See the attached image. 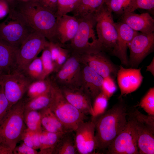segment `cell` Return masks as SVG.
<instances>
[{
  "mask_svg": "<svg viewBox=\"0 0 154 154\" xmlns=\"http://www.w3.org/2000/svg\"><path fill=\"white\" fill-rule=\"evenodd\" d=\"M127 114V106L120 102L101 114L92 117L95 123L96 149H107L125 126Z\"/></svg>",
  "mask_w": 154,
  "mask_h": 154,
  "instance_id": "6da1fadb",
  "label": "cell"
},
{
  "mask_svg": "<svg viewBox=\"0 0 154 154\" xmlns=\"http://www.w3.org/2000/svg\"><path fill=\"white\" fill-rule=\"evenodd\" d=\"M16 10L34 31L41 34L49 42H58L56 37L57 19L55 13L36 0L27 1Z\"/></svg>",
  "mask_w": 154,
  "mask_h": 154,
  "instance_id": "7a4b0ae2",
  "label": "cell"
},
{
  "mask_svg": "<svg viewBox=\"0 0 154 154\" xmlns=\"http://www.w3.org/2000/svg\"><path fill=\"white\" fill-rule=\"evenodd\" d=\"M23 97L9 109L0 123V144L13 151L26 128L24 120Z\"/></svg>",
  "mask_w": 154,
  "mask_h": 154,
  "instance_id": "3957f363",
  "label": "cell"
},
{
  "mask_svg": "<svg viewBox=\"0 0 154 154\" xmlns=\"http://www.w3.org/2000/svg\"><path fill=\"white\" fill-rule=\"evenodd\" d=\"M49 78L51 100L49 107L68 131H75L86 116L67 100L52 76Z\"/></svg>",
  "mask_w": 154,
  "mask_h": 154,
  "instance_id": "277c9868",
  "label": "cell"
},
{
  "mask_svg": "<svg viewBox=\"0 0 154 154\" xmlns=\"http://www.w3.org/2000/svg\"><path fill=\"white\" fill-rule=\"evenodd\" d=\"M77 19L79 22L77 32L66 46L70 52L80 55L102 52L103 49L94 30L96 23L95 13Z\"/></svg>",
  "mask_w": 154,
  "mask_h": 154,
  "instance_id": "5b68a950",
  "label": "cell"
},
{
  "mask_svg": "<svg viewBox=\"0 0 154 154\" xmlns=\"http://www.w3.org/2000/svg\"><path fill=\"white\" fill-rule=\"evenodd\" d=\"M124 128L107 148V154H138V135L133 109L128 110Z\"/></svg>",
  "mask_w": 154,
  "mask_h": 154,
  "instance_id": "8992f818",
  "label": "cell"
},
{
  "mask_svg": "<svg viewBox=\"0 0 154 154\" xmlns=\"http://www.w3.org/2000/svg\"><path fill=\"white\" fill-rule=\"evenodd\" d=\"M7 18L0 23V39L19 47L34 31L16 10L10 9Z\"/></svg>",
  "mask_w": 154,
  "mask_h": 154,
  "instance_id": "52a82bcc",
  "label": "cell"
},
{
  "mask_svg": "<svg viewBox=\"0 0 154 154\" xmlns=\"http://www.w3.org/2000/svg\"><path fill=\"white\" fill-rule=\"evenodd\" d=\"M112 12L105 3L95 13L98 40L103 50L111 52L115 46L118 37Z\"/></svg>",
  "mask_w": 154,
  "mask_h": 154,
  "instance_id": "ba28073f",
  "label": "cell"
},
{
  "mask_svg": "<svg viewBox=\"0 0 154 154\" xmlns=\"http://www.w3.org/2000/svg\"><path fill=\"white\" fill-rule=\"evenodd\" d=\"M82 64L79 55L70 52L65 62L52 76L60 87L80 88L82 83Z\"/></svg>",
  "mask_w": 154,
  "mask_h": 154,
  "instance_id": "9c48e42d",
  "label": "cell"
},
{
  "mask_svg": "<svg viewBox=\"0 0 154 154\" xmlns=\"http://www.w3.org/2000/svg\"><path fill=\"white\" fill-rule=\"evenodd\" d=\"M32 82L22 72L18 70L1 76L0 83L9 102L10 109L24 96Z\"/></svg>",
  "mask_w": 154,
  "mask_h": 154,
  "instance_id": "30bf717a",
  "label": "cell"
},
{
  "mask_svg": "<svg viewBox=\"0 0 154 154\" xmlns=\"http://www.w3.org/2000/svg\"><path fill=\"white\" fill-rule=\"evenodd\" d=\"M138 135L139 154H154V116L146 115L133 109Z\"/></svg>",
  "mask_w": 154,
  "mask_h": 154,
  "instance_id": "8fae6325",
  "label": "cell"
},
{
  "mask_svg": "<svg viewBox=\"0 0 154 154\" xmlns=\"http://www.w3.org/2000/svg\"><path fill=\"white\" fill-rule=\"evenodd\" d=\"M48 41L39 33L34 31L20 45L17 54V70L22 72L46 46Z\"/></svg>",
  "mask_w": 154,
  "mask_h": 154,
  "instance_id": "7c38bea8",
  "label": "cell"
},
{
  "mask_svg": "<svg viewBox=\"0 0 154 154\" xmlns=\"http://www.w3.org/2000/svg\"><path fill=\"white\" fill-rule=\"evenodd\" d=\"M154 33H137L129 43L130 55L129 64L137 67L153 50Z\"/></svg>",
  "mask_w": 154,
  "mask_h": 154,
  "instance_id": "4fadbf2b",
  "label": "cell"
},
{
  "mask_svg": "<svg viewBox=\"0 0 154 154\" xmlns=\"http://www.w3.org/2000/svg\"><path fill=\"white\" fill-rule=\"evenodd\" d=\"M75 132L74 140L78 152L80 154L94 153L96 149L94 118L81 123Z\"/></svg>",
  "mask_w": 154,
  "mask_h": 154,
  "instance_id": "5bb4252c",
  "label": "cell"
},
{
  "mask_svg": "<svg viewBox=\"0 0 154 154\" xmlns=\"http://www.w3.org/2000/svg\"><path fill=\"white\" fill-rule=\"evenodd\" d=\"M141 69L119 66L117 73V83L120 91L119 98L135 91L140 86L143 78Z\"/></svg>",
  "mask_w": 154,
  "mask_h": 154,
  "instance_id": "9a60e30c",
  "label": "cell"
},
{
  "mask_svg": "<svg viewBox=\"0 0 154 154\" xmlns=\"http://www.w3.org/2000/svg\"><path fill=\"white\" fill-rule=\"evenodd\" d=\"M118 32L115 46L112 51V54L118 57L123 64H129L127 50L129 44L138 32L135 31L126 24L120 21L115 23Z\"/></svg>",
  "mask_w": 154,
  "mask_h": 154,
  "instance_id": "2e32d148",
  "label": "cell"
},
{
  "mask_svg": "<svg viewBox=\"0 0 154 154\" xmlns=\"http://www.w3.org/2000/svg\"><path fill=\"white\" fill-rule=\"evenodd\" d=\"M102 52L79 55L82 64L88 66L103 78L117 74L115 66Z\"/></svg>",
  "mask_w": 154,
  "mask_h": 154,
  "instance_id": "e0dca14e",
  "label": "cell"
},
{
  "mask_svg": "<svg viewBox=\"0 0 154 154\" xmlns=\"http://www.w3.org/2000/svg\"><path fill=\"white\" fill-rule=\"evenodd\" d=\"M60 88L64 96L71 105L86 116H93L92 100L81 88Z\"/></svg>",
  "mask_w": 154,
  "mask_h": 154,
  "instance_id": "ac0fdd59",
  "label": "cell"
},
{
  "mask_svg": "<svg viewBox=\"0 0 154 154\" xmlns=\"http://www.w3.org/2000/svg\"><path fill=\"white\" fill-rule=\"evenodd\" d=\"M120 21L138 32L151 33L154 31V20L148 13L126 12L121 15Z\"/></svg>",
  "mask_w": 154,
  "mask_h": 154,
  "instance_id": "d6986e66",
  "label": "cell"
},
{
  "mask_svg": "<svg viewBox=\"0 0 154 154\" xmlns=\"http://www.w3.org/2000/svg\"><path fill=\"white\" fill-rule=\"evenodd\" d=\"M19 47L0 39V69L3 74L17 70V54Z\"/></svg>",
  "mask_w": 154,
  "mask_h": 154,
  "instance_id": "ffe728a7",
  "label": "cell"
},
{
  "mask_svg": "<svg viewBox=\"0 0 154 154\" xmlns=\"http://www.w3.org/2000/svg\"><path fill=\"white\" fill-rule=\"evenodd\" d=\"M57 19L56 39L59 43L64 45L67 42L70 41L75 35L78 27V21L74 16L67 14Z\"/></svg>",
  "mask_w": 154,
  "mask_h": 154,
  "instance_id": "44dd1931",
  "label": "cell"
},
{
  "mask_svg": "<svg viewBox=\"0 0 154 154\" xmlns=\"http://www.w3.org/2000/svg\"><path fill=\"white\" fill-rule=\"evenodd\" d=\"M83 65L81 88L94 100L102 92L103 78L88 66Z\"/></svg>",
  "mask_w": 154,
  "mask_h": 154,
  "instance_id": "7402d4cb",
  "label": "cell"
},
{
  "mask_svg": "<svg viewBox=\"0 0 154 154\" xmlns=\"http://www.w3.org/2000/svg\"><path fill=\"white\" fill-rule=\"evenodd\" d=\"M43 130L63 135L69 132L48 107L39 111Z\"/></svg>",
  "mask_w": 154,
  "mask_h": 154,
  "instance_id": "603a6c76",
  "label": "cell"
},
{
  "mask_svg": "<svg viewBox=\"0 0 154 154\" xmlns=\"http://www.w3.org/2000/svg\"><path fill=\"white\" fill-rule=\"evenodd\" d=\"M109 0H81L78 5L72 12L77 19L94 13Z\"/></svg>",
  "mask_w": 154,
  "mask_h": 154,
  "instance_id": "cb8c5ba5",
  "label": "cell"
},
{
  "mask_svg": "<svg viewBox=\"0 0 154 154\" xmlns=\"http://www.w3.org/2000/svg\"><path fill=\"white\" fill-rule=\"evenodd\" d=\"M63 135L43 130L40 131L39 133L40 147L38 154H53L54 148Z\"/></svg>",
  "mask_w": 154,
  "mask_h": 154,
  "instance_id": "d4e9b609",
  "label": "cell"
},
{
  "mask_svg": "<svg viewBox=\"0 0 154 154\" xmlns=\"http://www.w3.org/2000/svg\"><path fill=\"white\" fill-rule=\"evenodd\" d=\"M71 132H68L62 136L54 149L53 154H75L78 153L74 136L71 135Z\"/></svg>",
  "mask_w": 154,
  "mask_h": 154,
  "instance_id": "484cf974",
  "label": "cell"
},
{
  "mask_svg": "<svg viewBox=\"0 0 154 154\" xmlns=\"http://www.w3.org/2000/svg\"><path fill=\"white\" fill-rule=\"evenodd\" d=\"M50 86L49 76L44 79L33 81L29 85L25 94L26 97L25 98L28 100L41 95L49 91Z\"/></svg>",
  "mask_w": 154,
  "mask_h": 154,
  "instance_id": "4316f807",
  "label": "cell"
},
{
  "mask_svg": "<svg viewBox=\"0 0 154 154\" xmlns=\"http://www.w3.org/2000/svg\"><path fill=\"white\" fill-rule=\"evenodd\" d=\"M25 99V110L40 111L49 106L51 100L50 88L48 92L32 99Z\"/></svg>",
  "mask_w": 154,
  "mask_h": 154,
  "instance_id": "83f0119b",
  "label": "cell"
},
{
  "mask_svg": "<svg viewBox=\"0 0 154 154\" xmlns=\"http://www.w3.org/2000/svg\"><path fill=\"white\" fill-rule=\"evenodd\" d=\"M22 72L32 82L42 80L43 67L40 57L35 58Z\"/></svg>",
  "mask_w": 154,
  "mask_h": 154,
  "instance_id": "f1b7e54d",
  "label": "cell"
},
{
  "mask_svg": "<svg viewBox=\"0 0 154 154\" xmlns=\"http://www.w3.org/2000/svg\"><path fill=\"white\" fill-rule=\"evenodd\" d=\"M24 122L26 128L35 132H39L43 129L41 124V115L39 111L25 110Z\"/></svg>",
  "mask_w": 154,
  "mask_h": 154,
  "instance_id": "f546056e",
  "label": "cell"
},
{
  "mask_svg": "<svg viewBox=\"0 0 154 154\" xmlns=\"http://www.w3.org/2000/svg\"><path fill=\"white\" fill-rule=\"evenodd\" d=\"M40 58L43 67L42 80H43L45 79L51 74L54 73V65L51 53L47 44L43 50Z\"/></svg>",
  "mask_w": 154,
  "mask_h": 154,
  "instance_id": "4dcf8cb0",
  "label": "cell"
},
{
  "mask_svg": "<svg viewBox=\"0 0 154 154\" xmlns=\"http://www.w3.org/2000/svg\"><path fill=\"white\" fill-rule=\"evenodd\" d=\"M81 0H57L56 15L57 19L72 12L77 7Z\"/></svg>",
  "mask_w": 154,
  "mask_h": 154,
  "instance_id": "1f68e13d",
  "label": "cell"
},
{
  "mask_svg": "<svg viewBox=\"0 0 154 154\" xmlns=\"http://www.w3.org/2000/svg\"><path fill=\"white\" fill-rule=\"evenodd\" d=\"M132 0H109L106 3L112 12L122 15L128 12Z\"/></svg>",
  "mask_w": 154,
  "mask_h": 154,
  "instance_id": "d6a6232c",
  "label": "cell"
},
{
  "mask_svg": "<svg viewBox=\"0 0 154 154\" xmlns=\"http://www.w3.org/2000/svg\"><path fill=\"white\" fill-rule=\"evenodd\" d=\"M138 106L140 107L148 115L154 116V88H151L142 98Z\"/></svg>",
  "mask_w": 154,
  "mask_h": 154,
  "instance_id": "836d02e7",
  "label": "cell"
},
{
  "mask_svg": "<svg viewBox=\"0 0 154 154\" xmlns=\"http://www.w3.org/2000/svg\"><path fill=\"white\" fill-rule=\"evenodd\" d=\"M109 98L102 92L94 100L92 105L93 116L96 117L104 113L106 110Z\"/></svg>",
  "mask_w": 154,
  "mask_h": 154,
  "instance_id": "e575fe53",
  "label": "cell"
},
{
  "mask_svg": "<svg viewBox=\"0 0 154 154\" xmlns=\"http://www.w3.org/2000/svg\"><path fill=\"white\" fill-rule=\"evenodd\" d=\"M115 82L111 76L103 78L102 88V92L109 98H110L117 90Z\"/></svg>",
  "mask_w": 154,
  "mask_h": 154,
  "instance_id": "d590c367",
  "label": "cell"
},
{
  "mask_svg": "<svg viewBox=\"0 0 154 154\" xmlns=\"http://www.w3.org/2000/svg\"><path fill=\"white\" fill-rule=\"evenodd\" d=\"M154 8V0H132L128 12H134L138 9L151 11Z\"/></svg>",
  "mask_w": 154,
  "mask_h": 154,
  "instance_id": "8d00e7d4",
  "label": "cell"
},
{
  "mask_svg": "<svg viewBox=\"0 0 154 154\" xmlns=\"http://www.w3.org/2000/svg\"><path fill=\"white\" fill-rule=\"evenodd\" d=\"M0 86V123L9 110V102L6 97L2 85Z\"/></svg>",
  "mask_w": 154,
  "mask_h": 154,
  "instance_id": "74e56055",
  "label": "cell"
},
{
  "mask_svg": "<svg viewBox=\"0 0 154 154\" xmlns=\"http://www.w3.org/2000/svg\"><path fill=\"white\" fill-rule=\"evenodd\" d=\"M38 151L23 142L16 146L13 151V154H38Z\"/></svg>",
  "mask_w": 154,
  "mask_h": 154,
  "instance_id": "f35d334b",
  "label": "cell"
},
{
  "mask_svg": "<svg viewBox=\"0 0 154 154\" xmlns=\"http://www.w3.org/2000/svg\"><path fill=\"white\" fill-rule=\"evenodd\" d=\"M35 132L26 128L22 135L21 140H22L26 145L34 148V135Z\"/></svg>",
  "mask_w": 154,
  "mask_h": 154,
  "instance_id": "ab89813d",
  "label": "cell"
},
{
  "mask_svg": "<svg viewBox=\"0 0 154 154\" xmlns=\"http://www.w3.org/2000/svg\"><path fill=\"white\" fill-rule=\"evenodd\" d=\"M42 5L56 13L57 10V0H37Z\"/></svg>",
  "mask_w": 154,
  "mask_h": 154,
  "instance_id": "60d3db41",
  "label": "cell"
},
{
  "mask_svg": "<svg viewBox=\"0 0 154 154\" xmlns=\"http://www.w3.org/2000/svg\"><path fill=\"white\" fill-rule=\"evenodd\" d=\"M8 3L5 0H0V20L5 17L9 12Z\"/></svg>",
  "mask_w": 154,
  "mask_h": 154,
  "instance_id": "b9f144b4",
  "label": "cell"
},
{
  "mask_svg": "<svg viewBox=\"0 0 154 154\" xmlns=\"http://www.w3.org/2000/svg\"><path fill=\"white\" fill-rule=\"evenodd\" d=\"M0 154H13V152L9 148L0 144Z\"/></svg>",
  "mask_w": 154,
  "mask_h": 154,
  "instance_id": "7bdbcfd3",
  "label": "cell"
},
{
  "mask_svg": "<svg viewBox=\"0 0 154 154\" xmlns=\"http://www.w3.org/2000/svg\"><path fill=\"white\" fill-rule=\"evenodd\" d=\"M154 58L153 59L150 64L147 66V71L150 72L151 74L154 75Z\"/></svg>",
  "mask_w": 154,
  "mask_h": 154,
  "instance_id": "ee69618b",
  "label": "cell"
},
{
  "mask_svg": "<svg viewBox=\"0 0 154 154\" xmlns=\"http://www.w3.org/2000/svg\"><path fill=\"white\" fill-rule=\"evenodd\" d=\"M3 74V73H2V72L1 71V69H0V77Z\"/></svg>",
  "mask_w": 154,
  "mask_h": 154,
  "instance_id": "f6af8a7d",
  "label": "cell"
},
{
  "mask_svg": "<svg viewBox=\"0 0 154 154\" xmlns=\"http://www.w3.org/2000/svg\"><path fill=\"white\" fill-rule=\"evenodd\" d=\"M22 1H27V0H21Z\"/></svg>",
  "mask_w": 154,
  "mask_h": 154,
  "instance_id": "bcb514c9",
  "label": "cell"
},
{
  "mask_svg": "<svg viewBox=\"0 0 154 154\" xmlns=\"http://www.w3.org/2000/svg\"><path fill=\"white\" fill-rule=\"evenodd\" d=\"M7 0V1H10L11 0Z\"/></svg>",
  "mask_w": 154,
  "mask_h": 154,
  "instance_id": "7dc6e473",
  "label": "cell"
},
{
  "mask_svg": "<svg viewBox=\"0 0 154 154\" xmlns=\"http://www.w3.org/2000/svg\"></svg>",
  "mask_w": 154,
  "mask_h": 154,
  "instance_id": "c3c4849f",
  "label": "cell"
},
{
  "mask_svg": "<svg viewBox=\"0 0 154 154\" xmlns=\"http://www.w3.org/2000/svg\"></svg>",
  "mask_w": 154,
  "mask_h": 154,
  "instance_id": "681fc988",
  "label": "cell"
}]
</instances>
